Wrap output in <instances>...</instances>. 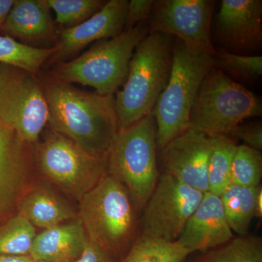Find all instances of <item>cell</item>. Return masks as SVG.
<instances>
[{
  "label": "cell",
  "mask_w": 262,
  "mask_h": 262,
  "mask_svg": "<svg viewBox=\"0 0 262 262\" xmlns=\"http://www.w3.org/2000/svg\"><path fill=\"white\" fill-rule=\"evenodd\" d=\"M39 75L47 103L48 125L90 154L107 155L118 134L115 97L77 89L72 84Z\"/></svg>",
  "instance_id": "1"
},
{
  "label": "cell",
  "mask_w": 262,
  "mask_h": 262,
  "mask_svg": "<svg viewBox=\"0 0 262 262\" xmlns=\"http://www.w3.org/2000/svg\"><path fill=\"white\" fill-rule=\"evenodd\" d=\"M174 39L168 34L149 33L136 46L126 80L115 96L119 130L152 115L170 78Z\"/></svg>",
  "instance_id": "2"
},
{
  "label": "cell",
  "mask_w": 262,
  "mask_h": 262,
  "mask_svg": "<svg viewBox=\"0 0 262 262\" xmlns=\"http://www.w3.org/2000/svg\"><path fill=\"white\" fill-rule=\"evenodd\" d=\"M80 202L79 220L90 242L120 261L132 247L136 207L126 188L106 173Z\"/></svg>",
  "instance_id": "3"
},
{
  "label": "cell",
  "mask_w": 262,
  "mask_h": 262,
  "mask_svg": "<svg viewBox=\"0 0 262 262\" xmlns=\"http://www.w3.org/2000/svg\"><path fill=\"white\" fill-rule=\"evenodd\" d=\"M213 66L214 56L206 52L192 51L182 41L174 39L170 78L152 111L158 149L189 130L198 91Z\"/></svg>",
  "instance_id": "4"
},
{
  "label": "cell",
  "mask_w": 262,
  "mask_h": 262,
  "mask_svg": "<svg viewBox=\"0 0 262 262\" xmlns=\"http://www.w3.org/2000/svg\"><path fill=\"white\" fill-rule=\"evenodd\" d=\"M146 22L123 31L117 37L96 43L71 61L53 65L48 75L67 83H79L113 96L126 80L129 63L136 46L149 34Z\"/></svg>",
  "instance_id": "5"
},
{
  "label": "cell",
  "mask_w": 262,
  "mask_h": 262,
  "mask_svg": "<svg viewBox=\"0 0 262 262\" xmlns=\"http://www.w3.org/2000/svg\"><path fill=\"white\" fill-rule=\"evenodd\" d=\"M157 148L155 119L149 115L119 130L107 153V173L125 186L138 210L144 209L160 178Z\"/></svg>",
  "instance_id": "6"
},
{
  "label": "cell",
  "mask_w": 262,
  "mask_h": 262,
  "mask_svg": "<svg viewBox=\"0 0 262 262\" xmlns=\"http://www.w3.org/2000/svg\"><path fill=\"white\" fill-rule=\"evenodd\" d=\"M261 113V101L256 95L213 66L198 91L189 128L209 137L229 136L244 120Z\"/></svg>",
  "instance_id": "7"
},
{
  "label": "cell",
  "mask_w": 262,
  "mask_h": 262,
  "mask_svg": "<svg viewBox=\"0 0 262 262\" xmlns=\"http://www.w3.org/2000/svg\"><path fill=\"white\" fill-rule=\"evenodd\" d=\"M33 156L35 169L78 201L107 173V155L90 154L51 127L33 145Z\"/></svg>",
  "instance_id": "8"
},
{
  "label": "cell",
  "mask_w": 262,
  "mask_h": 262,
  "mask_svg": "<svg viewBox=\"0 0 262 262\" xmlns=\"http://www.w3.org/2000/svg\"><path fill=\"white\" fill-rule=\"evenodd\" d=\"M0 121L29 144L39 141L48 110L38 74L0 63Z\"/></svg>",
  "instance_id": "9"
},
{
  "label": "cell",
  "mask_w": 262,
  "mask_h": 262,
  "mask_svg": "<svg viewBox=\"0 0 262 262\" xmlns=\"http://www.w3.org/2000/svg\"><path fill=\"white\" fill-rule=\"evenodd\" d=\"M203 194L170 174H160L143 209L140 236L168 242L178 241Z\"/></svg>",
  "instance_id": "10"
},
{
  "label": "cell",
  "mask_w": 262,
  "mask_h": 262,
  "mask_svg": "<svg viewBox=\"0 0 262 262\" xmlns=\"http://www.w3.org/2000/svg\"><path fill=\"white\" fill-rule=\"evenodd\" d=\"M214 1L158 0L149 16V33L176 37L192 51L216 54L211 35Z\"/></svg>",
  "instance_id": "11"
},
{
  "label": "cell",
  "mask_w": 262,
  "mask_h": 262,
  "mask_svg": "<svg viewBox=\"0 0 262 262\" xmlns=\"http://www.w3.org/2000/svg\"><path fill=\"white\" fill-rule=\"evenodd\" d=\"M35 169L33 145L0 121V220L18 208Z\"/></svg>",
  "instance_id": "12"
},
{
  "label": "cell",
  "mask_w": 262,
  "mask_h": 262,
  "mask_svg": "<svg viewBox=\"0 0 262 262\" xmlns=\"http://www.w3.org/2000/svg\"><path fill=\"white\" fill-rule=\"evenodd\" d=\"M128 3L127 0H110L82 24L71 28L60 27L55 53L46 64L67 61L89 44L121 34L125 29Z\"/></svg>",
  "instance_id": "13"
},
{
  "label": "cell",
  "mask_w": 262,
  "mask_h": 262,
  "mask_svg": "<svg viewBox=\"0 0 262 262\" xmlns=\"http://www.w3.org/2000/svg\"><path fill=\"white\" fill-rule=\"evenodd\" d=\"M215 39L231 53L260 51L261 0H222L215 24Z\"/></svg>",
  "instance_id": "14"
},
{
  "label": "cell",
  "mask_w": 262,
  "mask_h": 262,
  "mask_svg": "<svg viewBox=\"0 0 262 262\" xmlns=\"http://www.w3.org/2000/svg\"><path fill=\"white\" fill-rule=\"evenodd\" d=\"M160 151L164 173L173 176L200 192H208L211 137L189 128Z\"/></svg>",
  "instance_id": "15"
},
{
  "label": "cell",
  "mask_w": 262,
  "mask_h": 262,
  "mask_svg": "<svg viewBox=\"0 0 262 262\" xmlns=\"http://www.w3.org/2000/svg\"><path fill=\"white\" fill-rule=\"evenodd\" d=\"M59 29L47 0H15L3 33L26 46L48 48L56 46Z\"/></svg>",
  "instance_id": "16"
},
{
  "label": "cell",
  "mask_w": 262,
  "mask_h": 262,
  "mask_svg": "<svg viewBox=\"0 0 262 262\" xmlns=\"http://www.w3.org/2000/svg\"><path fill=\"white\" fill-rule=\"evenodd\" d=\"M233 237L220 196L207 192L177 241L191 253H204L222 246Z\"/></svg>",
  "instance_id": "17"
},
{
  "label": "cell",
  "mask_w": 262,
  "mask_h": 262,
  "mask_svg": "<svg viewBox=\"0 0 262 262\" xmlns=\"http://www.w3.org/2000/svg\"><path fill=\"white\" fill-rule=\"evenodd\" d=\"M89 238L80 220L44 229L37 234L30 256L37 261H76L83 252Z\"/></svg>",
  "instance_id": "18"
},
{
  "label": "cell",
  "mask_w": 262,
  "mask_h": 262,
  "mask_svg": "<svg viewBox=\"0 0 262 262\" xmlns=\"http://www.w3.org/2000/svg\"><path fill=\"white\" fill-rule=\"evenodd\" d=\"M18 214L28 220L34 227L44 229L76 218L72 208L48 188H30L19 203Z\"/></svg>",
  "instance_id": "19"
},
{
  "label": "cell",
  "mask_w": 262,
  "mask_h": 262,
  "mask_svg": "<svg viewBox=\"0 0 262 262\" xmlns=\"http://www.w3.org/2000/svg\"><path fill=\"white\" fill-rule=\"evenodd\" d=\"M262 190L258 187H241L231 184L220 196L226 219L232 232L248 234L251 222L261 216Z\"/></svg>",
  "instance_id": "20"
},
{
  "label": "cell",
  "mask_w": 262,
  "mask_h": 262,
  "mask_svg": "<svg viewBox=\"0 0 262 262\" xmlns=\"http://www.w3.org/2000/svg\"><path fill=\"white\" fill-rule=\"evenodd\" d=\"M211 151L208 168V192L222 195L231 184V170L237 144L225 136L211 137Z\"/></svg>",
  "instance_id": "21"
},
{
  "label": "cell",
  "mask_w": 262,
  "mask_h": 262,
  "mask_svg": "<svg viewBox=\"0 0 262 262\" xmlns=\"http://www.w3.org/2000/svg\"><path fill=\"white\" fill-rule=\"evenodd\" d=\"M193 262H262V239L246 234L233 237L194 258Z\"/></svg>",
  "instance_id": "22"
},
{
  "label": "cell",
  "mask_w": 262,
  "mask_h": 262,
  "mask_svg": "<svg viewBox=\"0 0 262 262\" xmlns=\"http://www.w3.org/2000/svg\"><path fill=\"white\" fill-rule=\"evenodd\" d=\"M190 254L178 241L168 242L139 236L120 262H184Z\"/></svg>",
  "instance_id": "23"
},
{
  "label": "cell",
  "mask_w": 262,
  "mask_h": 262,
  "mask_svg": "<svg viewBox=\"0 0 262 262\" xmlns=\"http://www.w3.org/2000/svg\"><path fill=\"white\" fill-rule=\"evenodd\" d=\"M54 53L55 47H31L8 36L0 35V63L14 66L39 74L43 65L47 63Z\"/></svg>",
  "instance_id": "24"
},
{
  "label": "cell",
  "mask_w": 262,
  "mask_h": 262,
  "mask_svg": "<svg viewBox=\"0 0 262 262\" xmlns=\"http://www.w3.org/2000/svg\"><path fill=\"white\" fill-rule=\"evenodd\" d=\"M36 229L25 218L17 214L0 226V255H30Z\"/></svg>",
  "instance_id": "25"
},
{
  "label": "cell",
  "mask_w": 262,
  "mask_h": 262,
  "mask_svg": "<svg viewBox=\"0 0 262 262\" xmlns=\"http://www.w3.org/2000/svg\"><path fill=\"white\" fill-rule=\"evenodd\" d=\"M262 177V155L243 144L237 146L232 160L231 184L241 187H258Z\"/></svg>",
  "instance_id": "26"
},
{
  "label": "cell",
  "mask_w": 262,
  "mask_h": 262,
  "mask_svg": "<svg viewBox=\"0 0 262 262\" xmlns=\"http://www.w3.org/2000/svg\"><path fill=\"white\" fill-rule=\"evenodd\" d=\"M214 66L228 77L231 75L245 82L258 80L262 75L261 56H244L219 48Z\"/></svg>",
  "instance_id": "27"
},
{
  "label": "cell",
  "mask_w": 262,
  "mask_h": 262,
  "mask_svg": "<svg viewBox=\"0 0 262 262\" xmlns=\"http://www.w3.org/2000/svg\"><path fill=\"white\" fill-rule=\"evenodd\" d=\"M107 1L103 0H47L56 13V23L61 28H71L85 21L99 11Z\"/></svg>",
  "instance_id": "28"
},
{
  "label": "cell",
  "mask_w": 262,
  "mask_h": 262,
  "mask_svg": "<svg viewBox=\"0 0 262 262\" xmlns=\"http://www.w3.org/2000/svg\"><path fill=\"white\" fill-rule=\"evenodd\" d=\"M228 137L244 141L245 145L261 151L262 125L261 122L239 125L232 131Z\"/></svg>",
  "instance_id": "29"
},
{
  "label": "cell",
  "mask_w": 262,
  "mask_h": 262,
  "mask_svg": "<svg viewBox=\"0 0 262 262\" xmlns=\"http://www.w3.org/2000/svg\"><path fill=\"white\" fill-rule=\"evenodd\" d=\"M155 1L153 0H131L127 6L126 21L124 31L129 30L138 24L149 18Z\"/></svg>",
  "instance_id": "30"
},
{
  "label": "cell",
  "mask_w": 262,
  "mask_h": 262,
  "mask_svg": "<svg viewBox=\"0 0 262 262\" xmlns=\"http://www.w3.org/2000/svg\"><path fill=\"white\" fill-rule=\"evenodd\" d=\"M75 262H120L112 257L102 249L90 242L86 244L83 252Z\"/></svg>",
  "instance_id": "31"
},
{
  "label": "cell",
  "mask_w": 262,
  "mask_h": 262,
  "mask_svg": "<svg viewBox=\"0 0 262 262\" xmlns=\"http://www.w3.org/2000/svg\"><path fill=\"white\" fill-rule=\"evenodd\" d=\"M15 0H0V33H3L5 22Z\"/></svg>",
  "instance_id": "32"
},
{
  "label": "cell",
  "mask_w": 262,
  "mask_h": 262,
  "mask_svg": "<svg viewBox=\"0 0 262 262\" xmlns=\"http://www.w3.org/2000/svg\"><path fill=\"white\" fill-rule=\"evenodd\" d=\"M0 262H37L30 255L13 256V255H0Z\"/></svg>",
  "instance_id": "33"
},
{
  "label": "cell",
  "mask_w": 262,
  "mask_h": 262,
  "mask_svg": "<svg viewBox=\"0 0 262 262\" xmlns=\"http://www.w3.org/2000/svg\"><path fill=\"white\" fill-rule=\"evenodd\" d=\"M37 262H75V261H72V260H61V261H39Z\"/></svg>",
  "instance_id": "34"
}]
</instances>
